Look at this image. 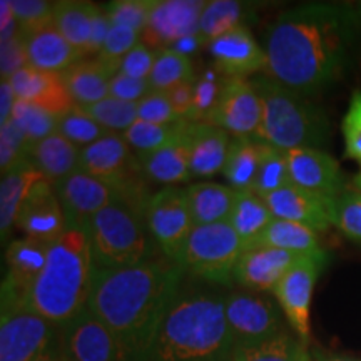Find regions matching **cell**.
<instances>
[{"instance_id":"6da1fadb","label":"cell","mask_w":361,"mask_h":361,"mask_svg":"<svg viewBox=\"0 0 361 361\" xmlns=\"http://www.w3.org/2000/svg\"><path fill=\"white\" fill-rule=\"evenodd\" d=\"M361 25V7L310 2L283 12L266 35L264 75L301 96L340 79Z\"/></svg>"},{"instance_id":"7a4b0ae2","label":"cell","mask_w":361,"mask_h":361,"mask_svg":"<svg viewBox=\"0 0 361 361\" xmlns=\"http://www.w3.org/2000/svg\"><path fill=\"white\" fill-rule=\"evenodd\" d=\"M186 271L164 259L119 269H94L89 311L106 324L123 361H144L157 328L178 298Z\"/></svg>"},{"instance_id":"3957f363","label":"cell","mask_w":361,"mask_h":361,"mask_svg":"<svg viewBox=\"0 0 361 361\" xmlns=\"http://www.w3.org/2000/svg\"><path fill=\"white\" fill-rule=\"evenodd\" d=\"M224 298L214 291H180L144 361H231Z\"/></svg>"},{"instance_id":"277c9868","label":"cell","mask_w":361,"mask_h":361,"mask_svg":"<svg viewBox=\"0 0 361 361\" xmlns=\"http://www.w3.org/2000/svg\"><path fill=\"white\" fill-rule=\"evenodd\" d=\"M94 269L87 231L69 228L49 247L27 305L54 326L64 328L87 310Z\"/></svg>"},{"instance_id":"5b68a950","label":"cell","mask_w":361,"mask_h":361,"mask_svg":"<svg viewBox=\"0 0 361 361\" xmlns=\"http://www.w3.org/2000/svg\"><path fill=\"white\" fill-rule=\"evenodd\" d=\"M263 104V119L256 139L279 149H319L328 141L329 124L324 112L308 97L284 87L268 75L251 79Z\"/></svg>"},{"instance_id":"8992f818","label":"cell","mask_w":361,"mask_h":361,"mask_svg":"<svg viewBox=\"0 0 361 361\" xmlns=\"http://www.w3.org/2000/svg\"><path fill=\"white\" fill-rule=\"evenodd\" d=\"M141 214L114 202L94 216L87 226V238L94 266L119 269L151 259L152 247Z\"/></svg>"},{"instance_id":"52a82bcc","label":"cell","mask_w":361,"mask_h":361,"mask_svg":"<svg viewBox=\"0 0 361 361\" xmlns=\"http://www.w3.org/2000/svg\"><path fill=\"white\" fill-rule=\"evenodd\" d=\"M243 250L241 239L228 223L196 226L179 264L194 278L229 286Z\"/></svg>"},{"instance_id":"ba28073f","label":"cell","mask_w":361,"mask_h":361,"mask_svg":"<svg viewBox=\"0 0 361 361\" xmlns=\"http://www.w3.org/2000/svg\"><path fill=\"white\" fill-rule=\"evenodd\" d=\"M79 169L111 186L121 204L139 213L134 202L141 197V194H137L141 186L135 179V173H142V169L123 134L109 133L97 142L80 149Z\"/></svg>"},{"instance_id":"9c48e42d","label":"cell","mask_w":361,"mask_h":361,"mask_svg":"<svg viewBox=\"0 0 361 361\" xmlns=\"http://www.w3.org/2000/svg\"><path fill=\"white\" fill-rule=\"evenodd\" d=\"M142 218L164 258L179 264L188 239L196 228L186 189L169 186L152 194L144 206Z\"/></svg>"},{"instance_id":"30bf717a","label":"cell","mask_w":361,"mask_h":361,"mask_svg":"<svg viewBox=\"0 0 361 361\" xmlns=\"http://www.w3.org/2000/svg\"><path fill=\"white\" fill-rule=\"evenodd\" d=\"M56 329L29 305L2 303L0 361H37L57 340Z\"/></svg>"},{"instance_id":"8fae6325","label":"cell","mask_w":361,"mask_h":361,"mask_svg":"<svg viewBox=\"0 0 361 361\" xmlns=\"http://www.w3.org/2000/svg\"><path fill=\"white\" fill-rule=\"evenodd\" d=\"M224 313L234 348L284 333L281 308L261 293H231L224 298Z\"/></svg>"},{"instance_id":"7c38bea8","label":"cell","mask_w":361,"mask_h":361,"mask_svg":"<svg viewBox=\"0 0 361 361\" xmlns=\"http://www.w3.org/2000/svg\"><path fill=\"white\" fill-rule=\"evenodd\" d=\"M328 256H306L284 274L276 290L273 291L284 318L301 341L310 340V313L313 291L319 274L326 266Z\"/></svg>"},{"instance_id":"4fadbf2b","label":"cell","mask_w":361,"mask_h":361,"mask_svg":"<svg viewBox=\"0 0 361 361\" xmlns=\"http://www.w3.org/2000/svg\"><path fill=\"white\" fill-rule=\"evenodd\" d=\"M263 119V104L250 79L226 78L218 106L206 123L233 137H255Z\"/></svg>"},{"instance_id":"5bb4252c","label":"cell","mask_w":361,"mask_h":361,"mask_svg":"<svg viewBox=\"0 0 361 361\" xmlns=\"http://www.w3.org/2000/svg\"><path fill=\"white\" fill-rule=\"evenodd\" d=\"M54 189L64 209L67 226L85 231L94 216L104 207L119 202L114 189L80 169L54 184Z\"/></svg>"},{"instance_id":"9a60e30c","label":"cell","mask_w":361,"mask_h":361,"mask_svg":"<svg viewBox=\"0 0 361 361\" xmlns=\"http://www.w3.org/2000/svg\"><path fill=\"white\" fill-rule=\"evenodd\" d=\"M206 4L202 0H152L142 42L154 49H166L180 39L197 35Z\"/></svg>"},{"instance_id":"2e32d148","label":"cell","mask_w":361,"mask_h":361,"mask_svg":"<svg viewBox=\"0 0 361 361\" xmlns=\"http://www.w3.org/2000/svg\"><path fill=\"white\" fill-rule=\"evenodd\" d=\"M49 243L20 238L7 247V274L2 283V303L27 305L30 290L47 261Z\"/></svg>"},{"instance_id":"e0dca14e","label":"cell","mask_w":361,"mask_h":361,"mask_svg":"<svg viewBox=\"0 0 361 361\" xmlns=\"http://www.w3.org/2000/svg\"><path fill=\"white\" fill-rule=\"evenodd\" d=\"M213 67L224 78L247 79L264 72L268 66L264 47H261L247 25L236 27L207 45Z\"/></svg>"},{"instance_id":"ac0fdd59","label":"cell","mask_w":361,"mask_h":361,"mask_svg":"<svg viewBox=\"0 0 361 361\" xmlns=\"http://www.w3.org/2000/svg\"><path fill=\"white\" fill-rule=\"evenodd\" d=\"M291 183L306 191L336 200L345 192V180L338 161L316 147L286 151Z\"/></svg>"},{"instance_id":"d6986e66","label":"cell","mask_w":361,"mask_h":361,"mask_svg":"<svg viewBox=\"0 0 361 361\" xmlns=\"http://www.w3.org/2000/svg\"><path fill=\"white\" fill-rule=\"evenodd\" d=\"M62 329V348L69 361H123L111 329L89 308Z\"/></svg>"},{"instance_id":"ffe728a7","label":"cell","mask_w":361,"mask_h":361,"mask_svg":"<svg viewBox=\"0 0 361 361\" xmlns=\"http://www.w3.org/2000/svg\"><path fill=\"white\" fill-rule=\"evenodd\" d=\"M16 228L25 238L52 245L64 234L69 226L51 180H40L24 201L16 219Z\"/></svg>"},{"instance_id":"44dd1931","label":"cell","mask_w":361,"mask_h":361,"mask_svg":"<svg viewBox=\"0 0 361 361\" xmlns=\"http://www.w3.org/2000/svg\"><path fill=\"white\" fill-rule=\"evenodd\" d=\"M303 258L306 256L252 245L243 250L234 269V281L255 293H273L284 274Z\"/></svg>"},{"instance_id":"7402d4cb","label":"cell","mask_w":361,"mask_h":361,"mask_svg":"<svg viewBox=\"0 0 361 361\" xmlns=\"http://www.w3.org/2000/svg\"><path fill=\"white\" fill-rule=\"evenodd\" d=\"M8 82L17 101L34 104L56 117L66 114L75 106L67 90L62 72L40 71L25 66L24 69L16 72Z\"/></svg>"},{"instance_id":"603a6c76","label":"cell","mask_w":361,"mask_h":361,"mask_svg":"<svg viewBox=\"0 0 361 361\" xmlns=\"http://www.w3.org/2000/svg\"><path fill=\"white\" fill-rule=\"evenodd\" d=\"M264 201L276 219L305 224L314 229L316 233L326 231L329 226H333V201L335 200L310 192L295 184L269 194Z\"/></svg>"},{"instance_id":"cb8c5ba5","label":"cell","mask_w":361,"mask_h":361,"mask_svg":"<svg viewBox=\"0 0 361 361\" xmlns=\"http://www.w3.org/2000/svg\"><path fill=\"white\" fill-rule=\"evenodd\" d=\"M233 135L209 123H189L186 141L192 178H211L223 173Z\"/></svg>"},{"instance_id":"d4e9b609","label":"cell","mask_w":361,"mask_h":361,"mask_svg":"<svg viewBox=\"0 0 361 361\" xmlns=\"http://www.w3.org/2000/svg\"><path fill=\"white\" fill-rule=\"evenodd\" d=\"M186 126L176 137L161 149H156L146 154H137L139 166L142 174L151 180H156L166 186H178L192 178L189 169V149L186 141Z\"/></svg>"},{"instance_id":"484cf974","label":"cell","mask_w":361,"mask_h":361,"mask_svg":"<svg viewBox=\"0 0 361 361\" xmlns=\"http://www.w3.org/2000/svg\"><path fill=\"white\" fill-rule=\"evenodd\" d=\"M25 52L27 66L49 72H64L84 59V54L59 32L54 24L27 35Z\"/></svg>"},{"instance_id":"4316f807","label":"cell","mask_w":361,"mask_h":361,"mask_svg":"<svg viewBox=\"0 0 361 361\" xmlns=\"http://www.w3.org/2000/svg\"><path fill=\"white\" fill-rule=\"evenodd\" d=\"M44 179L45 176L35 168L29 157L13 166L8 173L2 174V180H0V233H2V238L11 233L24 201Z\"/></svg>"},{"instance_id":"83f0119b","label":"cell","mask_w":361,"mask_h":361,"mask_svg":"<svg viewBox=\"0 0 361 361\" xmlns=\"http://www.w3.org/2000/svg\"><path fill=\"white\" fill-rule=\"evenodd\" d=\"M27 157L45 176V179L56 184L79 169L80 149L56 130L30 146Z\"/></svg>"},{"instance_id":"f1b7e54d","label":"cell","mask_w":361,"mask_h":361,"mask_svg":"<svg viewBox=\"0 0 361 361\" xmlns=\"http://www.w3.org/2000/svg\"><path fill=\"white\" fill-rule=\"evenodd\" d=\"M186 194L196 226L226 223L238 197V191L231 186L209 180L189 184Z\"/></svg>"},{"instance_id":"f546056e","label":"cell","mask_w":361,"mask_h":361,"mask_svg":"<svg viewBox=\"0 0 361 361\" xmlns=\"http://www.w3.org/2000/svg\"><path fill=\"white\" fill-rule=\"evenodd\" d=\"M112 75H116L114 72L97 59H89V61L82 59L62 72L72 101L80 107L92 106L109 96Z\"/></svg>"},{"instance_id":"4dcf8cb0","label":"cell","mask_w":361,"mask_h":361,"mask_svg":"<svg viewBox=\"0 0 361 361\" xmlns=\"http://www.w3.org/2000/svg\"><path fill=\"white\" fill-rule=\"evenodd\" d=\"M268 147L255 137H233L223 169L228 186L238 192L251 191Z\"/></svg>"},{"instance_id":"1f68e13d","label":"cell","mask_w":361,"mask_h":361,"mask_svg":"<svg viewBox=\"0 0 361 361\" xmlns=\"http://www.w3.org/2000/svg\"><path fill=\"white\" fill-rule=\"evenodd\" d=\"M273 219L274 216L263 197L252 191H243L238 192L236 202H234L231 214L226 223L234 229V233L241 239L243 246L250 247L256 245V241Z\"/></svg>"},{"instance_id":"d6a6232c","label":"cell","mask_w":361,"mask_h":361,"mask_svg":"<svg viewBox=\"0 0 361 361\" xmlns=\"http://www.w3.org/2000/svg\"><path fill=\"white\" fill-rule=\"evenodd\" d=\"M256 245H264L269 247H276L288 252H295L301 256L323 255L322 245H319L318 233L305 224L293 223L274 218Z\"/></svg>"},{"instance_id":"836d02e7","label":"cell","mask_w":361,"mask_h":361,"mask_svg":"<svg viewBox=\"0 0 361 361\" xmlns=\"http://www.w3.org/2000/svg\"><path fill=\"white\" fill-rule=\"evenodd\" d=\"M96 4L80 2V0H61L54 2V27L69 42L79 49L80 52H87L92 30L94 13L97 11Z\"/></svg>"},{"instance_id":"e575fe53","label":"cell","mask_w":361,"mask_h":361,"mask_svg":"<svg viewBox=\"0 0 361 361\" xmlns=\"http://www.w3.org/2000/svg\"><path fill=\"white\" fill-rule=\"evenodd\" d=\"M231 361H316L308 351V343L288 331L255 343V345L238 346L233 350Z\"/></svg>"},{"instance_id":"d590c367","label":"cell","mask_w":361,"mask_h":361,"mask_svg":"<svg viewBox=\"0 0 361 361\" xmlns=\"http://www.w3.org/2000/svg\"><path fill=\"white\" fill-rule=\"evenodd\" d=\"M247 11L250 8L246 7V4L236 2V0L207 2L200 20V37L206 47L229 30L245 25Z\"/></svg>"},{"instance_id":"8d00e7d4","label":"cell","mask_w":361,"mask_h":361,"mask_svg":"<svg viewBox=\"0 0 361 361\" xmlns=\"http://www.w3.org/2000/svg\"><path fill=\"white\" fill-rule=\"evenodd\" d=\"M192 79H196V75H194L191 57L183 56V54L176 52L174 49L169 47L157 49L154 67H152L151 75L147 79L151 90L168 92L176 85Z\"/></svg>"},{"instance_id":"74e56055","label":"cell","mask_w":361,"mask_h":361,"mask_svg":"<svg viewBox=\"0 0 361 361\" xmlns=\"http://www.w3.org/2000/svg\"><path fill=\"white\" fill-rule=\"evenodd\" d=\"M184 123L186 119L169 126H157L137 119L126 133H123V137L130 149L137 151V154H146V152L156 151L173 141L183 130Z\"/></svg>"},{"instance_id":"f35d334b","label":"cell","mask_w":361,"mask_h":361,"mask_svg":"<svg viewBox=\"0 0 361 361\" xmlns=\"http://www.w3.org/2000/svg\"><path fill=\"white\" fill-rule=\"evenodd\" d=\"M82 109L104 129L116 134L126 133L137 121V104L121 101L112 96Z\"/></svg>"},{"instance_id":"ab89813d","label":"cell","mask_w":361,"mask_h":361,"mask_svg":"<svg viewBox=\"0 0 361 361\" xmlns=\"http://www.w3.org/2000/svg\"><path fill=\"white\" fill-rule=\"evenodd\" d=\"M57 133L69 139L74 146L84 149L109 134V130L96 123L82 107L74 106L69 112L57 117Z\"/></svg>"},{"instance_id":"60d3db41","label":"cell","mask_w":361,"mask_h":361,"mask_svg":"<svg viewBox=\"0 0 361 361\" xmlns=\"http://www.w3.org/2000/svg\"><path fill=\"white\" fill-rule=\"evenodd\" d=\"M290 184L293 183L290 168H288L286 152L269 146L263 162H261V168L258 171V176H256L251 191L266 200L269 194L281 191V189L290 186Z\"/></svg>"},{"instance_id":"b9f144b4","label":"cell","mask_w":361,"mask_h":361,"mask_svg":"<svg viewBox=\"0 0 361 361\" xmlns=\"http://www.w3.org/2000/svg\"><path fill=\"white\" fill-rule=\"evenodd\" d=\"M12 121L16 123L20 133L24 134L27 142L34 146L35 142L42 141L47 135L54 134L57 130V117L51 112L40 109L34 104L17 101L13 107Z\"/></svg>"},{"instance_id":"7bdbcfd3","label":"cell","mask_w":361,"mask_h":361,"mask_svg":"<svg viewBox=\"0 0 361 361\" xmlns=\"http://www.w3.org/2000/svg\"><path fill=\"white\" fill-rule=\"evenodd\" d=\"M226 78L218 71L211 69L204 72L201 78H196L194 82V106L189 114V123H206L218 106L221 92H223Z\"/></svg>"},{"instance_id":"ee69618b","label":"cell","mask_w":361,"mask_h":361,"mask_svg":"<svg viewBox=\"0 0 361 361\" xmlns=\"http://www.w3.org/2000/svg\"><path fill=\"white\" fill-rule=\"evenodd\" d=\"M139 42H141V34L135 32L134 29L126 25L111 24L106 42H104L101 52L97 54L96 59L101 61L104 66L109 67L114 74H117L123 59L128 56Z\"/></svg>"},{"instance_id":"f6af8a7d","label":"cell","mask_w":361,"mask_h":361,"mask_svg":"<svg viewBox=\"0 0 361 361\" xmlns=\"http://www.w3.org/2000/svg\"><path fill=\"white\" fill-rule=\"evenodd\" d=\"M152 0H114L102 7L104 13L111 24L126 25L134 29L135 32L144 34L147 29L149 17H151Z\"/></svg>"},{"instance_id":"bcb514c9","label":"cell","mask_w":361,"mask_h":361,"mask_svg":"<svg viewBox=\"0 0 361 361\" xmlns=\"http://www.w3.org/2000/svg\"><path fill=\"white\" fill-rule=\"evenodd\" d=\"M11 6L20 34L24 37L54 24V2H45V0H11Z\"/></svg>"},{"instance_id":"7dc6e473","label":"cell","mask_w":361,"mask_h":361,"mask_svg":"<svg viewBox=\"0 0 361 361\" xmlns=\"http://www.w3.org/2000/svg\"><path fill=\"white\" fill-rule=\"evenodd\" d=\"M333 226L346 238L361 243V192H343L333 201Z\"/></svg>"},{"instance_id":"c3c4849f","label":"cell","mask_w":361,"mask_h":361,"mask_svg":"<svg viewBox=\"0 0 361 361\" xmlns=\"http://www.w3.org/2000/svg\"><path fill=\"white\" fill-rule=\"evenodd\" d=\"M30 144L27 142L24 134L11 119L7 124L0 126V171L6 174L13 166L29 156Z\"/></svg>"},{"instance_id":"681fc988","label":"cell","mask_w":361,"mask_h":361,"mask_svg":"<svg viewBox=\"0 0 361 361\" xmlns=\"http://www.w3.org/2000/svg\"><path fill=\"white\" fill-rule=\"evenodd\" d=\"M137 119L157 126H169L183 121L176 114L166 92L151 90L141 102H137Z\"/></svg>"},{"instance_id":"f907efd6","label":"cell","mask_w":361,"mask_h":361,"mask_svg":"<svg viewBox=\"0 0 361 361\" xmlns=\"http://www.w3.org/2000/svg\"><path fill=\"white\" fill-rule=\"evenodd\" d=\"M345 151L350 159L361 164V90L351 94L348 111L341 123Z\"/></svg>"},{"instance_id":"816d5d0a","label":"cell","mask_w":361,"mask_h":361,"mask_svg":"<svg viewBox=\"0 0 361 361\" xmlns=\"http://www.w3.org/2000/svg\"><path fill=\"white\" fill-rule=\"evenodd\" d=\"M156 56L157 49H152L151 45H147L141 40V42L135 45L133 51L123 59L119 72L121 74L129 75V78L147 80L152 72V67H154Z\"/></svg>"},{"instance_id":"f5cc1de1","label":"cell","mask_w":361,"mask_h":361,"mask_svg":"<svg viewBox=\"0 0 361 361\" xmlns=\"http://www.w3.org/2000/svg\"><path fill=\"white\" fill-rule=\"evenodd\" d=\"M0 74L2 80H8L16 72L24 69L27 66L25 37L20 32L12 39L0 42Z\"/></svg>"},{"instance_id":"db71d44e","label":"cell","mask_w":361,"mask_h":361,"mask_svg":"<svg viewBox=\"0 0 361 361\" xmlns=\"http://www.w3.org/2000/svg\"><path fill=\"white\" fill-rule=\"evenodd\" d=\"M151 92V85L147 80L134 79L129 75L121 74L117 72L116 75H112L111 84H109V96L121 99L126 102H141L147 94Z\"/></svg>"},{"instance_id":"11a10c76","label":"cell","mask_w":361,"mask_h":361,"mask_svg":"<svg viewBox=\"0 0 361 361\" xmlns=\"http://www.w3.org/2000/svg\"><path fill=\"white\" fill-rule=\"evenodd\" d=\"M194 82H196V79L188 80V82L176 85V87L169 89L168 92H166V96H168L171 106H173L176 114H178L180 119L188 121V117L192 111V106H194Z\"/></svg>"},{"instance_id":"9f6ffc18","label":"cell","mask_w":361,"mask_h":361,"mask_svg":"<svg viewBox=\"0 0 361 361\" xmlns=\"http://www.w3.org/2000/svg\"><path fill=\"white\" fill-rule=\"evenodd\" d=\"M111 29V20L107 19V16L104 13L102 7H97L96 13H94V20H92V30H90V40L87 45V52L85 56H92V54L101 52L104 42H106L107 34H109Z\"/></svg>"},{"instance_id":"6f0895ef","label":"cell","mask_w":361,"mask_h":361,"mask_svg":"<svg viewBox=\"0 0 361 361\" xmlns=\"http://www.w3.org/2000/svg\"><path fill=\"white\" fill-rule=\"evenodd\" d=\"M16 102L17 97L13 94L11 82L8 80H2V84H0V126L7 124L12 119Z\"/></svg>"},{"instance_id":"680465c9","label":"cell","mask_w":361,"mask_h":361,"mask_svg":"<svg viewBox=\"0 0 361 361\" xmlns=\"http://www.w3.org/2000/svg\"><path fill=\"white\" fill-rule=\"evenodd\" d=\"M200 47H206V45H204V42H202V39L200 37V34H197V35H191V37L178 40V42L171 45L169 49H174L176 52H179V54H183V56L189 57L192 52L200 51Z\"/></svg>"},{"instance_id":"91938a15","label":"cell","mask_w":361,"mask_h":361,"mask_svg":"<svg viewBox=\"0 0 361 361\" xmlns=\"http://www.w3.org/2000/svg\"><path fill=\"white\" fill-rule=\"evenodd\" d=\"M37 361H69L64 353V348H62V343L56 340L45 350V353L40 356Z\"/></svg>"},{"instance_id":"94428289","label":"cell","mask_w":361,"mask_h":361,"mask_svg":"<svg viewBox=\"0 0 361 361\" xmlns=\"http://www.w3.org/2000/svg\"><path fill=\"white\" fill-rule=\"evenodd\" d=\"M314 360L316 361H361L358 358H351V356H346V355H335V353H323V351H319V353L314 355Z\"/></svg>"},{"instance_id":"6125c7cd","label":"cell","mask_w":361,"mask_h":361,"mask_svg":"<svg viewBox=\"0 0 361 361\" xmlns=\"http://www.w3.org/2000/svg\"><path fill=\"white\" fill-rule=\"evenodd\" d=\"M353 183H355V186H356V189H358V191L361 192V171L358 174L355 176V179H353Z\"/></svg>"}]
</instances>
